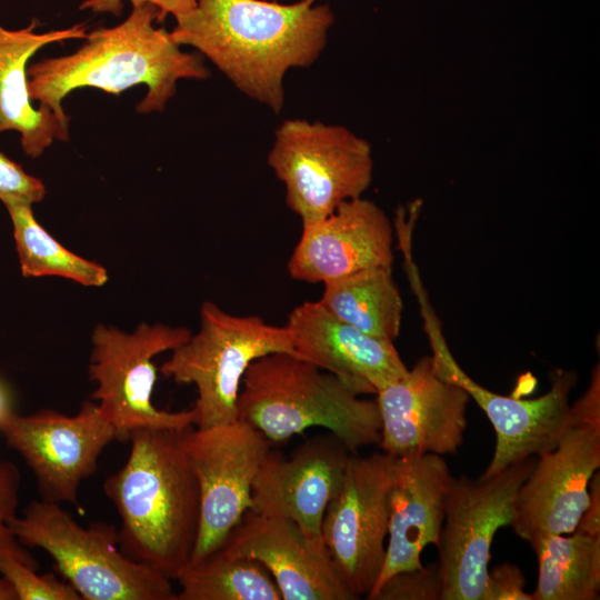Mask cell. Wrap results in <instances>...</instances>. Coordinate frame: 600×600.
Segmentation results:
<instances>
[{
	"mask_svg": "<svg viewBox=\"0 0 600 600\" xmlns=\"http://www.w3.org/2000/svg\"><path fill=\"white\" fill-rule=\"evenodd\" d=\"M300 0H197L171 39L197 49L244 96L279 113L289 70L321 56L334 22L328 4Z\"/></svg>",
	"mask_w": 600,
	"mask_h": 600,
	"instance_id": "1",
	"label": "cell"
},
{
	"mask_svg": "<svg viewBox=\"0 0 600 600\" xmlns=\"http://www.w3.org/2000/svg\"><path fill=\"white\" fill-rule=\"evenodd\" d=\"M154 23H162L154 6L134 4L120 24L88 32L73 53L33 63L27 69L31 100L69 121L62 101L76 89L90 87L120 94L143 84L147 93L137 110L163 111L178 81L206 79L209 71L199 56L182 51Z\"/></svg>",
	"mask_w": 600,
	"mask_h": 600,
	"instance_id": "2",
	"label": "cell"
},
{
	"mask_svg": "<svg viewBox=\"0 0 600 600\" xmlns=\"http://www.w3.org/2000/svg\"><path fill=\"white\" fill-rule=\"evenodd\" d=\"M187 429L134 430L127 461L103 483L121 521L120 549L170 580L189 564L199 527V489L182 448Z\"/></svg>",
	"mask_w": 600,
	"mask_h": 600,
	"instance_id": "3",
	"label": "cell"
},
{
	"mask_svg": "<svg viewBox=\"0 0 600 600\" xmlns=\"http://www.w3.org/2000/svg\"><path fill=\"white\" fill-rule=\"evenodd\" d=\"M238 419L269 441H284L313 427L336 436L351 452L378 444L376 400L363 399L334 374L287 352L256 359L238 397Z\"/></svg>",
	"mask_w": 600,
	"mask_h": 600,
	"instance_id": "4",
	"label": "cell"
},
{
	"mask_svg": "<svg viewBox=\"0 0 600 600\" xmlns=\"http://www.w3.org/2000/svg\"><path fill=\"white\" fill-rule=\"evenodd\" d=\"M9 527L26 548H39L81 600H177L171 580L129 558L118 529L106 522L82 527L61 504L31 501Z\"/></svg>",
	"mask_w": 600,
	"mask_h": 600,
	"instance_id": "5",
	"label": "cell"
},
{
	"mask_svg": "<svg viewBox=\"0 0 600 600\" xmlns=\"http://www.w3.org/2000/svg\"><path fill=\"white\" fill-rule=\"evenodd\" d=\"M272 352L298 356L286 326L269 324L257 316H233L207 301L200 309L199 331L172 350L160 372L179 384L196 387V426L209 428L238 419L247 369Z\"/></svg>",
	"mask_w": 600,
	"mask_h": 600,
	"instance_id": "6",
	"label": "cell"
},
{
	"mask_svg": "<svg viewBox=\"0 0 600 600\" xmlns=\"http://www.w3.org/2000/svg\"><path fill=\"white\" fill-rule=\"evenodd\" d=\"M268 164L302 227L362 197L373 176L367 140L343 126L306 119H287L276 129Z\"/></svg>",
	"mask_w": 600,
	"mask_h": 600,
	"instance_id": "7",
	"label": "cell"
},
{
	"mask_svg": "<svg viewBox=\"0 0 600 600\" xmlns=\"http://www.w3.org/2000/svg\"><path fill=\"white\" fill-rule=\"evenodd\" d=\"M600 467V367L570 404L557 444L537 456L521 484L511 527L528 543L572 533L589 502V482Z\"/></svg>",
	"mask_w": 600,
	"mask_h": 600,
	"instance_id": "8",
	"label": "cell"
},
{
	"mask_svg": "<svg viewBox=\"0 0 600 600\" xmlns=\"http://www.w3.org/2000/svg\"><path fill=\"white\" fill-rule=\"evenodd\" d=\"M191 336L184 327L141 323L127 333L99 324L92 333L89 377L91 397L111 423L117 440L126 442L141 428L184 430L196 424V410L167 411L152 403L157 381L153 358L172 351Z\"/></svg>",
	"mask_w": 600,
	"mask_h": 600,
	"instance_id": "9",
	"label": "cell"
},
{
	"mask_svg": "<svg viewBox=\"0 0 600 600\" xmlns=\"http://www.w3.org/2000/svg\"><path fill=\"white\" fill-rule=\"evenodd\" d=\"M536 460L530 456L486 479L453 478L437 547L441 600H484L493 537L511 526L519 489Z\"/></svg>",
	"mask_w": 600,
	"mask_h": 600,
	"instance_id": "10",
	"label": "cell"
},
{
	"mask_svg": "<svg viewBox=\"0 0 600 600\" xmlns=\"http://www.w3.org/2000/svg\"><path fill=\"white\" fill-rule=\"evenodd\" d=\"M199 489V527L189 563L220 548L252 509V484L270 451L269 440L249 423L188 428L182 438Z\"/></svg>",
	"mask_w": 600,
	"mask_h": 600,
	"instance_id": "11",
	"label": "cell"
},
{
	"mask_svg": "<svg viewBox=\"0 0 600 600\" xmlns=\"http://www.w3.org/2000/svg\"><path fill=\"white\" fill-rule=\"evenodd\" d=\"M414 290L419 294L437 373L461 386L484 411L494 429L493 457L480 479L494 476L514 462L552 449L566 427L570 409L569 397L577 382L576 373L558 370L550 389L533 399L501 396L483 388L472 380L453 358L441 324L419 281L414 283Z\"/></svg>",
	"mask_w": 600,
	"mask_h": 600,
	"instance_id": "12",
	"label": "cell"
},
{
	"mask_svg": "<svg viewBox=\"0 0 600 600\" xmlns=\"http://www.w3.org/2000/svg\"><path fill=\"white\" fill-rule=\"evenodd\" d=\"M396 457H349L341 486L322 521V540L333 568L357 598L376 587L386 558L388 494Z\"/></svg>",
	"mask_w": 600,
	"mask_h": 600,
	"instance_id": "13",
	"label": "cell"
},
{
	"mask_svg": "<svg viewBox=\"0 0 600 600\" xmlns=\"http://www.w3.org/2000/svg\"><path fill=\"white\" fill-rule=\"evenodd\" d=\"M0 432L32 471L40 499L59 504L78 502L81 482L96 473L101 453L117 440L114 428L91 401L73 416L9 409L0 419Z\"/></svg>",
	"mask_w": 600,
	"mask_h": 600,
	"instance_id": "14",
	"label": "cell"
},
{
	"mask_svg": "<svg viewBox=\"0 0 600 600\" xmlns=\"http://www.w3.org/2000/svg\"><path fill=\"white\" fill-rule=\"evenodd\" d=\"M381 429L378 446L396 458L414 453L454 454L463 443L471 399L439 376L431 356L377 393Z\"/></svg>",
	"mask_w": 600,
	"mask_h": 600,
	"instance_id": "15",
	"label": "cell"
},
{
	"mask_svg": "<svg viewBox=\"0 0 600 600\" xmlns=\"http://www.w3.org/2000/svg\"><path fill=\"white\" fill-rule=\"evenodd\" d=\"M352 452L332 433L299 446L289 459L271 450L252 484L251 512L287 518L324 546L322 521Z\"/></svg>",
	"mask_w": 600,
	"mask_h": 600,
	"instance_id": "16",
	"label": "cell"
},
{
	"mask_svg": "<svg viewBox=\"0 0 600 600\" xmlns=\"http://www.w3.org/2000/svg\"><path fill=\"white\" fill-rule=\"evenodd\" d=\"M392 226L386 212L360 197L302 227L288 270L296 280L326 283L366 270L392 268Z\"/></svg>",
	"mask_w": 600,
	"mask_h": 600,
	"instance_id": "17",
	"label": "cell"
},
{
	"mask_svg": "<svg viewBox=\"0 0 600 600\" xmlns=\"http://www.w3.org/2000/svg\"><path fill=\"white\" fill-rule=\"evenodd\" d=\"M260 562L283 600H356L338 577L324 546L290 519L248 511L221 546Z\"/></svg>",
	"mask_w": 600,
	"mask_h": 600,
	"instance_id": "18",
	"label": "cell"
},
{
	"mask_svg": "<svg viewBox=\"0 0 600 600\" xmlns=\"http://www.w3.org/2000/svg\"><path fill=\"white\" fill-rule=\"evenodd\" d=\"M286 327L301 359L334 374L360 396L376 394L408 370L392 341L340 320L319 300L294 308Z\"/></svg>",
	"mask_w": 600,
	"mask_h": 600,
	"instance_id": "19",
	"label": "cell"
},
{
	"mask_svg": "<svg viewBox=\"0 0 600 600\" xmlns=\"http://www.w3.org/2000/svg\"><path fill=\"white\" fill-rule=\"evenodd\" d=\"M452 481L440 454L396 458L388 494L386 558L373 590L397 572L422 567L423 549L429 544L438 547Z\"/></svg>",
	"mask_w": 600,
	"mask_h": 600,
	"instance_id": "20",
	"label": "cell"
},
{
	"mask_svg": "<svg viewBox=\"0 0 600 600\" xmlns=\"http://www.w3.org/2000/svg\"><path fill=\"white\" fill-rule=\"evenodd\" d=\"M37 20L23 29L9 30L0 26V132L20 133L23 151L37 158L54 140L69 139V121L51 110L32 106L28 88L27 63L42 47L71 39H84L83 22L61 30L37 33Z\"/></svg>",
	"mask_w": 600,
	"mask_h": 600,
	"instance_id": "21",
	"label": "cell"
},
{
	"mask_svg": "<svg viewBox=\"0 0 600 600\" xmlns=\"http://www.w3.org/2000/svg\"><path fill=\"white\" fill-rule=\"evenodd\" d=\"M538 560L532 600H598L600 536L574 530L568 537L549 534L529 543Z\"/></svg>",
	"mask_w": 600,
	"mask_h": 600,
	"instance_id": "22",
	"label": "cell"
},
{
	"mask_svg": "<svg viewBox=\"0 0 600 600\" xmlns=\"http://www.w3.org/2000/svg\"><path fill=\"white\" fill-rule=\"evenodd\" d=\"M323 284L319 301L333 316L379 339L393 342L399 336L403 303L392 268L366 270Z\"/></svg>",
	"mask_w": 600,
	"mask_h": 600,
	"instance_id": "23",
	"label": "cell"
},
{
	"mask_svg": "<svg viewBox=\"0 0 600 600\" xmlns=\"http://www.w3.org/2000/svg\"><path fill=\"white\" fill-rule=\"evenodd\" d=\"M176 580L180 586L177 600H281L273 578L260 562L222 547L189 563Z\"/></svg>",
	"mask_w": 600,
	"mask_h": 600,
	"instance_id": "24",
	"label": "cell"
},
{
	"mask_svg": "<svg viewBox=\"0 0 600 600\" xmlns=\"http://www.w3.org/2000/svg\"><path fill=\"white\" fill-rule=\"evenodd\" d=\"M13 227L21 272L24 277H61L87 287L108 281L107 270L59 243L36 220L31 204L3 202Z\"/></svg>",
	"mask_w": 600,
	"mask_h": 600,
	"instance_id": "25",
	"label": "cell"
},
{
	"mask_svg": "<svg viewBox=\"0 0 600 600\" xmlns=\"http://www.w3.org/2000/svg\"><path fill=\"white\" fill-rule=\"evenodd\" d=\"M0 574L12 587L17 600H81L79 593L53 572L38 574L14 557L0 554Z\"/></svg>",
	"mask_w": 600,
	"mask_h": 600,
	"instance_id": "26",
	"label": "cell"
},
{
	"mask_svg": "<svg viewBox=\"0 0 600 600\" xmlns=\"http://www.w3.org/2000/svg\"><path fill=\"white\" fill-rule=\"evenodd\" d=\"M442 576L439 561L397 572L369 593L368 600H441Z\"/></svg>",
	"mask_w": 600,
	"mask_h": 600,
	"instance_id": "27",
	"label": "cell"
},
{
	"mask_svg": "<svg viewBox=\"0 0 600 600\" xmlns=\"http://www.w3.org/2000/svg\"><path fill=\"white\" fill-rule=\"evenodd\" d=\"M21 487L18 467L0 456V554L14 557L31 568L38 563L12 533L9 522L17 516Z\"/></svg>",
	"mask_w": 600,
	"mask_h": 600,
	"instance_id": "28",
	"label": "cell"
},
{
	"mask_svg": "<svg viewBox=\"0 0 600 600\" xmlns=\"http://www.w3.org/2000/svg\"><path fill=\"white\" fill-rule=\"evenodd\" d=\"M46 194L41 180L29 174L23 168L0 152V200L29 204L40 202Z\"/></svg>",
	"mask_w": 600,
	"mask_h": 600,
	"instance_id": "29",
	"label": "cell"
},
{
	"mask_svg": "<svg viewBox=\"0 0 600 600\" xmlns=\"http://www.w3.org/2000/svg\"><path fill=\"white\" fill-rule=\"evenodd\" d=\"M526 578L516 564L504 562L488 570L484 600H532Z\"/></svg>",
	"mask_w": 600,
	"mask_h": 600,
	"instance_id": "30",
	"label": "cell"
},
{
	"mask_svg": "<svg viewBox=\"0 0 600 600\" xmlns=\"http://www.w3.org/2000/svg\"><path fill=\"white\" fill-rule=\"evenodd\" d=\"M124 1H130L132 6L142 3L154 6L159 10L161 22L169 14L178 21L189 14L197 4V0H84L79 9L118 17L123 10Z\"/></svg>",
	"mask_w": 600,
	"mask_h": 600,
	"instance_id": "31",
	"label": "cell"
},
{
	"mask_svg": "<svg viewBox=\"0 0 600 600\" xmlns=\"http://www.w3.org/2000/svg\"><path fill=\"white\" fill-rule=\"evenodd\" d=\"M577 531L599 537L600 536V473L597 471L589 482V502L584 509Z\"/></svg>",
	"mask_w": 600,
	"mask_h": 600,
	"instance_id": "32",
	"label": "cell"
},
{
	"mask_svg": "<svg viewBox=\"0 0 600 600\" xmlns=\"http://www.w3.org/2000/svg\"><path fill=\"white\" fill-rule=\"evenodd\" d=\"M0 600H17L10 583L0 574Z\"/></svg>",
	"mask_w": 600,
	"mask_h": 600,
	"instance_id": "33",
	"label": "cell"
},
{
	"mask_svg": "<svg viewBox=\"0 0 600 600\" xmlns=\"http://www.w3.org/2000/svg\"><path fill=\"white\" fill-rule=\"evenodd\" d=\"M9 409L11 408L9 407L8 398L3 389L0 387V419Z\"/></svg>",
	"mask_w": 600,
	"mask_h": 600,
	"instance_id": "34",
	"label": "cell"
}]
</instances>
